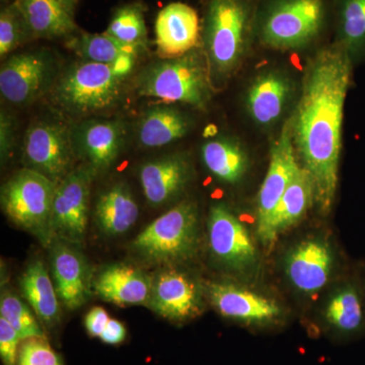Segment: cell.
<instances>
[{
	"mask_svg": "<svg viewBox=\"0 0 365 365\" xmlns=\"http://www.w3.org/2000/svg\"><path fill=\"white\" fill-rule=\"evenodd\" d=\"M352 64L351 56L339 43L317 53L307 67L299 105L292 118L297 158L311 177L314 203L323 215L332 210L337 191Z\"/></svg>",
	"mask_w": 365,
	"mask_h": 365,
	"instance_id": "cell-1",
	"label": "cell"
},
{
	"mask_svg": "<svg viewBox=\"0 0 365 365\" xmlns=\"http://www.w3.org/2000/svg\"><path fill=\"white\" fill-rule=\"evenodd\" d=\"M137 57H124L114 64L81 60L53 86V104L67 114L85 116L114 107L121 98L124 81Z\"/></svg>",
	"mask_w": 365,
	"mask_h": 365,
	"instance_id": "cell-2",
	"label": "cell"
},
{
	"mask_svg": "<svg viewBox=\"0 0 365 365\" xmlns=\"http://www.w3.org/2000/svg\"><path fill=\"white\" fill-rule=\"evenodd\" d=\"M250 31V11L242 0H210L204 23V47L210 74L230 78L241 64Z\"/></svg>",
	"mask_w": 365,
	"mask_h": 365,
	"instance_id": "cell-3",
	"label": "cell"
},
{
	"mask_svg": "<svg viewBox=\"0 0 365 365\" xmlns=\"http://www.w3.org/2000/svg\"><path fill=\"white\" fill-rule=\"evenodd\" d=\"M198 244V210L195 204L185 201L144 228L132 248L148 263L170 264L191 259Z\"/></svg>",
	"mask_w": 365,
	"mask_h": 365,
	"instance_id": "cell-4",
	"label": "cell"
},
{
	"mask_svg": "<svg viewBox=\"0 0 365 365\" xmlns=\"http://www.w3.org/2000/svg\"><path fill=\"white\" fill-rule=\"evenodd\" d=\"M57 184L35 170H19L1 188V207L9 220L37 237L49 248L53 200Z\"/></svg>",
	"mask_w": 365,
	"mask_h": 365,
	"instance_id": "cell-5",
	"label": "cell"
},
{
	"mask_svg": "<svg viewBox=\"0 0 365 365\" xmlns=\"http://www.w3.org/2000/svg\"><path fill=\"white\" fill-rule=\"evenodd\" d=\"M137 91L143 97L165 103H182L201 108L210 97L208 72L195 53L155 62L137 78Z\"/></svg>",
	"mask_w": 365,
	"mask_h": 365,
	"instance_id": "cell-6",
	"label": "cell"
},
{
	"mask_svg": "<svg viewBox=\"0 0 365 365\" xmlns=\"http://www.w3.org/2000/svg\"><path fill=\"white\" fill-rule=\"evenodd\" d=\"M323 21L322 0H278L262 25V42L273 49H300L318 36Z\"/></svg>",
	"mask_w": 365,
	"mask_h": 365,
	"instance_id": "cell-7",
	"label": "cell"
},
{
	"mask_svg": "<svg viewBox=\"0 0 365 365\" xmlns=\"http://www.w3.org/2000/svg\"><path fill=\"white\" fill-rule=\"evenodd\" d=\"M97 170L88 165L72 170L57 185L53 200V237L81 244L85 240L90 213L91 185Z\"/></svg>",
	"mask_w": 365,
	"mask_h": 365,
	"instance_id": "cell-8",
	"label": "cell"
},
{
	"mask_svg": "<svg viewBox=\"0 0 365 365\" xmlns=\"http://www.w3.org/2000/svg\"><path fill=\"white\" fill-rule=\"evenodd\" d=\"M71 129L52 121L29 127L24 138L23 160L26 168L39 173L58 185L72 170L76 158Z\"/></svg>",
	"mask_w": 365,
	"mask_h": 365,
	"instance_id": "cell-9",
	"label": "cell"
},
{
	"mask_svg": "<svg viewBox=\"0 0 365 365\" xmlns=\"http://www.w3.org/2000/svg\"><path fill=\"white\" fill-rule=\"evenodd\" d=\"M299 167L290 119L284 124L279 137L272 144L267 174L258 194L257 235L266 248L274 211L294 179Z\"/></svg>",
	"mask_w": 365,
	"mask_h": 365,
	"instance_id": "cell-10",
	"label": "cell"
},
{
	"mask_svg": "<svg viewBox=\"0 0 365 365\" xmlns=\"http://www.w3.org/2000/svg\"><path fill=\"white\" fill-rule=\"evenodd\" d=\"M54 62L48 53L26 52L13 55L0 69V93L14 106L32 103L51 86Z\"/></svg>",
	"mask_w": 365,
	"mask_h": 365,
	"instance_id": "cell-11",
	"label": "cell"
},
{
	"mask_svg": "<svg viewBox=\"0 0 365 365\" xmlns=\"http://www.w3.org/2000/svg\"><path fill=\"white\" fill-rule=\"evenodd\" d=\"M208 241L211 253L225 267L245 272L258 261L251 235L241 220L223 204L210 209Z\"/></svg>",
	"mask_w": 365,
	"mask_h": 365,
	"instance_id": "cell-12",
	"label": "cell"
},
{
	"mask_svg": "<svg viewBox=\"0 0 365 365\" xmlns=\"http://www.w3.org/2000/svg\"><path fill=\"white\" fill-rule=\"evenodd\" d=\"M49 248L53 280L59 299L71 311L78 309L91 297L93 282L90 266L71 242L55 239Z\"/></svg>",
	"mask_w": 365,
	"mask_h": 365,
	"instance_id": "cell-13",
	"label": "cell"
},
{
	"mask_svg": "<svg viewBox=\"0 0 365 365\" xmlns=\"http://www.w3.org/2000/svg\"><path fill=\"white\" fill-rule=\"evenodd\" d=\"M76 157L97 172L109 169L123 148L126 127L120 120H88L71 129Z\"/></svg>",
	"mask_w": 365,
	"mask_h": 365,
	"instance_id": "cell-14",
	"label": "cell"
},
{
	"mask_svg": "<svg viewBox=\"0 0 365 365\" xmlns=\"http://www.w3.org/2000/svg\"><path fill=\"white\" fill-rule=\"evenodd\" d=\"M148 307L173 322L195 318L203 309L200 288L181 271L163 270L153 277Z\"/></svg>",
	"mask_w": 365,
	"mask_h": 365,
	"instance_id": "cell-15",
	"label": "cell"
},
{
	"mask_svg": "<svg viewBox=\"0 0 365 365\" xmlns=\"http://www.w3.org/2000/svg\"><path fill=\"white\" fill-rule=\"evenodd\" d=\"M200 38L198 14L182 2L163 7L155 21V44L160 58L184 56L197 47Z\"/></svg>",
	"mask_w": 365,
	"mask_h": 365,
	"instance_id": "cell-16",
	"label": "cell"
},
{
	"mask_svg": "<svg viewBox=\"0 0 365 365\" xmlns=\"http://www.w3.org/2000/svg\"><path fill=\"white\" fill-rule=\"evenodd\" d=\"M208 297L222 316L250 325L271 323L281 314L280 307L274 300L230 283H211Z\"/></svg>",
	"mask_w": 365,
	"mask_h": 365,
	"instance_id": "cell-17",
	"label": "cell"
},
{
	"mask_svg": "<svg viewBox=\"0 0 365 365\" xmlns=\"http://www.w3.org/2000/svg\"><path fill=\"white\" fill-rule=\"evenodd\" d=\"M153 282L141 269L119 263L103 268L93 285L101 299L117 306H148Z\"/></svg>",
	"mask_w": 365,
	"mask_h": 365,
	"instance_id": "cell-18",
	"label": "cell"
},
{
	"mask_svg": "<svg viewBox=\"0 0 365 365\" xmlns=\"http://www.w3.org/2000/svg\"><path fill=\"white\" fill-rule=\"evenodd\" d=\"M333 263V252L328 242L307 240L288 255L285 270L295 288L304 294H314L325 287Z\"/></svg>",
	"mask_w": 365,
	"mask_h": 365,
	"instance_id": "cell-19",
	"label": "cell"
},
{
	"mask_svg": "<svg viewBox=\"0 0 365 365\" xmlns=\"http://www.w3.org/2000/svg\"><path fill=\"white\" fill-rule=\"evenodd\" d=\"M191 178L188 160L172 155L144 163L139 170V180L148 204L155 207L176 198Z\"/></svg>",
	"mask_w": 365,
	"mask_h": 365,
	"instance_id": "cell-20",
	"label": "cell"
},
{
	"mask_svg": "<svg viewBox=\"0 0 365 365\" xmlns=\"http://www.w3.org/2000/svg\"><path fill=\"white\" fill-rule=\"evenodd\" d=\"M292 93L289 79L278 72H267L255 79L247 95L250 116L262 126L277 122Z\"/></svg>",
	"mask_w": 365,
	"mask_h": 365,
	"instance_id": "cell-21",
	"label": "cell"
},
{
	"mask_svg": "<svg viewBox=\"0 0 365 365\" xmlns=\"http://www.w3.org/2000/svg\"><path fill=\"white\" fill-rule=\"evenodd\" d=\"M138 215L136 200L123 182L106 190L96 203V222L101 232L108 237H120L128 232L135 225Z\"/></svg>",
	"mask_w": 365,
	"mask_h": 365,
	"instance_id": "cell-22",
	"label": "cell"
},
{
	"mask_svg": "<svg viewBox=\"0 0 365 365\" xmlns=\"http://www.w3.org/2000/svg\"><path fill=\"white\" fill-rule=\"evenodd\" d=\"M313 203V182L309 173L300 165L294 179L290 182L274 211L269 228L267 248H272L279 235L302 220Z\"/></svg>",
	"mask_w": 365,
	"mask_h": 365,
	"instance_id": "cell-23",
	"label": "cell"
},
{
	"mask_svg": "<svg viewBox=\"0 0 365 365\" xmlns=\"http://www.w3.org/2000/svg\"><path fill=\"white\" fill-rule=\"evenodd\" d=\"M31 37H66L76 32L73 14L62 6L58 0H16Z\"/></svg>",
	"mask_w": 365,
	"mask_h": 365,
	"instance_id": "cell-24",
	"label": "cell"
},
{
	"mask_svg": "<svg viewBox=\"0 0 365 365\" xmlns=\"http://www.w3.org/2000/svg\"><path fill=\"white\" fill-rule=\"evenodd\" d=\"M21 294L41 323L53 328L60 321L59 297L45 264L34 260L21 274Z\"/></svg>",
	"mask_w": 365,
	"mask_h": 365,
	"instance_id": "cell-25",
	"label": "cell"
},
{
	"mask_svg": "<svg viewBox=\"0 0 365 365\" xmlns=\"http://www.w3.org/2000/svg\"><path fill=\"white\" fill-rule=\"evenodd\" d=\"M189 128V120L179 110L153 108L139 122L138 143L143 148H163L186 135Z\"/></svg>",
	"mask_w": 365,
	"mask_h": 365,
	"instance_id": "cell-26",
	"label": "cell"
},
{
	"mask_svg": "<svg viewBox=\"0 0 365 365\" xmlns=\"http://www.w3.org/2000/svg\"><path fill=\"white\" fill-rule=\"evenodd\" d=\"M201 155L209 172L222 182L235 184L241 181L248 168V157L239 144L230 139L208 141Z\"/></svg>",
	"mask_w": 365,
	"mask_h": 365,
	"instance_id": "cell-27",
	"label": "cell"
},
{
	"mask_svg": "<svg viewBox=\"0 0 365 365\" xmlns=\"http://www.w3.org/2000/svg\"><path fill=\"white\" fill-rule=\"evenodd\" d=\"M67 47L81 60L104 64H114L124 57H137L143 51V48L124 44L107 33H81L72 37Z\"/></svg>",
	"mask_w": 365,
	"mask_h": 365,
	"instance_id": "cell-28",
	"label": "cell"
},
{
	"mask_svg": "<svg viewBox=\"0 0 365 365\" xmlns=\"http://www.w3.org/2000/svg\"><path fill=\"white\" fill-rule=\"evenodd\" d=\"M326 319L336 332L343 336H355L364 327V311L359 289L354 285L340 288L326 309Z\"/></svg>",
	"mask_w": 365,
	"mask_h": 365,
	"instance_id": "cell-29",
	"label": "cell"
},
{
	"mask_svg": "<svg viewBox=\"0 0 365 365\" xmlns=\"http://www.w3.org/2000/svg\"><path fill=\"white\" fill-rule=\"evenodd\" d=\"M338 43L347 50L353 61L365 53V0H343Z\"/></svg>",
	"mask_w": 365,
	"mask_h": 365,
	"instance_id": "cell-30",
	"label": "cell"
},
{
	"mask_svg": "<svg viewBox=\"0 0 365 365\" xmlns=\"http://www.w3.org/2000/svg\"><path fill=\"white\" fill-rule=\"evenodd\" d=\"M105 33L124 44L145 48L148 30L143 6L128 4L118 9Z\"/></svg>",
	"mask_w": 365,
	"mask_h": 365,
	"instance_id": "cell-31",
	"label": "cell"
},
{
	"mask_svg": "<svg viewBox=\"0 0 365 365\" xmlns=\"http://www.w3.org/2000/svg\"><path fill=\"white\" fill-rule=\"evenodd\" d=\"M0 316L20 335L21 341L30 338H46L35 314L25 302L9 292H2Z\"/></svg>",
	"mask_w": 365,
	"mask_h": 365,
	"instance_id": "cell-32",
	"label": "cell"
},
{
	"mask_svg": "<svg viewBox=\"0 0 365 365\" xmlns=\"http://www.w3.org/2000/svg\"><path fill=\"white\" fill-rule=\"evenodd\" d=\"M29 36L28 26L20 9L14 4L2 9L0 14V56H7L9 53L23 44Z\"/></svg>",
	"mask_w": 365,
	"mask_h": 365,
	"instance_id": "cell-33",
	"label": "cell"
},
{
	"mask_svg": "<svg viewBox=\"0 0 365 365\" xmlns=\"http://www.w3.org/2000/svg\"><path fill=\"white\" fill-rule=\"evenodd\" d=\"M16 365H63L58 354L46 338H30L21 341Z\"/></svg>",
	"mask_w": 365,
	"mask_h": 365,
	"instance_id": "cell-34",
	"label": "cell"
},
{
	"mask_svg": "<svg viewBox=\"0 0 365 365\" xmlns=\"http://www.w3.org/2000/svg\"><path fill=\"white\" fill-rule=\"evenodd\" d=\"M21 339L18 332L0 317V357L4 365H16Z\"/></svg>",
	"mask_w": 365,
	"mask_h": 365,
	"instance_id": "cell-35",
	"label": "cell"
},
{
	"mask_svg": "<svg viewBox=\"0 0 365 365\" xmlns=\"http://www.w3.org/2000/svg\"><path fill=\"white\" fill-rule=\"evenodd\" d=\"M14 143V128L13 119L1 111L0 115V153L1 160L4 162L11 155Z\"/></svg>",
	"mask_w": 365,
	"mask_h": 365,
	"instance_id": "cell-36",
	"label": "cell"
},
{
	"mask_svg": "<svg viewBox=\"0 0 365 365\" xmlns=\"http://www.w3.org/2000/svg\"><path fill=\"white\" fill-rule=\"evenodd\" d=\"M109 321V314L103 307H93L86 316V331L91 337H101Z\"/></svg>",
	"mask_w": 365,
	"mask_h": 365,
	"instance_id": "cell-37",
	"label": "cell"
},
{
	"mask_svg": "<svg viewBox=\"0 0 365 365\" xmlns=\"http://www.w3.org/2000/svg\"><path fill=\"white\" fill-rule=\"evenodd\" d=\"M126 329L121 322L117 319H110L109 323L106 327L104 332L101 335L100 339L106 344L117 345L123 342L126 338Z\"/></svg>",
	"mask_w": 365,
	"mask_h": 365,
	"instance_id": "cell-38",
	"label": "cell"
},
{
	"mask_svg": "<svg viewBox=\"0 0 365 365\" xmlns=\"http://www.w3.org/2000/svg\"><path fill=\"white\" fill-rule=\"evenodd\" d=\"M60 4H62L67 11L71 14H73L74 9H76V4H78V0H58Z\"/></svg>",
	"mask_w": 365,
	"mask_h": 365,
	"instance_id": "cell-39",
	"label": "cell"
},
{
	"mask_svg": "<svg viewBox=\"0 0 365 365\" xmlns=\"http://www.w3.org/2000/svg\"><path fill=\"white\" fill-rule=\"evenodd\" d=\"M2 2H6L7 0H1Z\"/></svg>",
	"mask_w": 365,
	"mask_h": 365,
	"instance_id": "cell-40",
	"label": "cell"
}]
</instances>
